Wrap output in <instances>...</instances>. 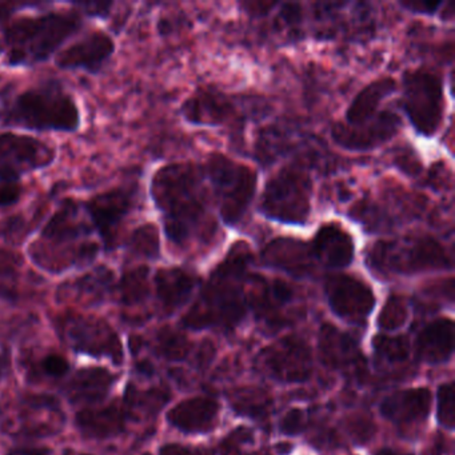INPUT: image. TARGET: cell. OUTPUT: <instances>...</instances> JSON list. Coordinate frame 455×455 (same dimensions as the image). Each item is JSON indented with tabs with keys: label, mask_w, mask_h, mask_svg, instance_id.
I'll return each instance as SVG.
<instances>
[{
	"label": "cell",
	"mask_w": 455,
	"mask_h": 455,
	"mask_svg": "<svg viewBox=\"0 0 455 455\" xmlns=\"http://www.w3.org/2000/svg\"><path fill=\"white\" fill-rule=\"evenodd\" d=\"M10 369V361L6 355L4 354H0V380L4 379L6 377L7 372H9Z\"/></svg>",
	"instance_id": "obj_49"
},
{
	"label": "cell",
	"mask_w": 455,
	"mask_h": 455,
	"mask_svg": "<svg viewBox=\"0 0 455 455\" xmlns=\"http://www.w3.org/2000/svg\"><path fill=\"white\" fill-rule=\"evenodd\" d=\"M313 182L303 169L287 166L266 183L260 198V212L283 225L303 226L311 214Z\"/></svg>",
	"instance_id": "obj_8"
},
{
	"label": "cell",
	"mask_w": 455,
	"mask_h": 455,
	"mask_svg": "<svg viewBox=\"0 0 455 455\" xmlns=\"http://www.w3.org/2000/svg\"><path fill=\"white\" fill-rule=\"evenodd\" d=\"M116 284L113 271L100 266L73 281L65 282L58 290V299L98 305L116 292Z\"/></svg>",
	"instance_id": "obj_25"
},
{
	"label": "cell",
	"mask_w": 455,
	"mask_h": 455,
	"mask_svg": "<svg viewBox=\"0 0 455 455\" xmlns=\"http://www.w3.org/2000/svg\"><path fill=\"white\" fill-rule=\"evenodd\" d=\"M220 417V403L210 396H194L175 404L167 412L172 427L188 434H202L212 430Z\"/></svg>",
	"instance_id": "obj_23"
},
{
	"label": "cell",
	"mask_w": 455,
	"mask_h": 455,
	"mask_svg": "<svg viewBox=\"0 0 455 455\" xmlns=\"http://www.w3.org/2000/svg\"><path fill=\"white\" fill-rule=\"evenodd\" d=\"M436 417L443 427L452 430L455 425V388L454 382L439 386L436 394Z\"/></svg>",
	"instance_id": "obj_38"
},
{
	"label": "cell",
	"mask_w": 455,
	"mask_h": 455,
	"mask_svg": "<svg viewBox=\"0 0 455 455\" xmlns=\"http://www.w3.org/2000/svg\"><path fill=\"white\" fill-rule=\"evenodd\" d=\"M76 423L84 438L95 441L116 438L126 430V410L118 403L87 407L76 414Z\"/></svg>",
	"instance_id": "obj_24"
},
{
	"label": "cell",
	"mask_w": 455,
	"mask_h": 455,
	"mask_svg": "<svg viewBox=\"0 0 455 455\" xmlns=\"http://www.w3.org/2000/svg\"><path fill=\"white\" fill-rule=\"evenodd\" d=\"M84 28V15L71 10L9 18L0 23V54L9 68H34L52 60Z\"/></svg>",
	"instance_id": "obj_3"
},
{
	"label": "cell",
	"mask_w": 455,
	"mask_h": 455,
	"mask_svg": "<svg viewBox=\"0 0 455 455\" xmlns=\"http://www.w3.org/2000/svg\"><path fill=\"white\" fill-rule=\"evenodd\" d=\"M396 89L398 86L393 78L377 79L367 84L348 105L346 110V121L343 124L347 126H358L369 121L372 116H377L380 103L395 92Z\"/></svg>",
	"instance_id": "obj_29"
},
{
	"label": "cell",
	"mask_w": 455,
	"mask_h": 455,
	"mask_svg": "<svg viewBox=\"0 0 455 455\" xmlns=\"http://www.w3.org/2000/svg\"><path fill=\"white\" fill-rule=\"evenodd\" d=\"M250 262L251 252L249 244L236 242L225 259L212 271L198 299L183 316L185 327L202 330L236 326L246 315L249 306L244 286Z\"/></svg>",
	"instance_id": "obj_4"
},
{
	"label": "cell",
	"mask_w": 455,
	"mask_h": 455,
	"mask_svg": "<svg viewBox=\"0 0 455 455\" xmlns=\"http://www.w3.org/2000/svg\"><path fill=\"white\" fill-rule=\"evenodd\" d=\"M324 292L332 313L348 323H364L374 310V291L356 276L348 274L330 275L324 283Z\"/></svg>",
	"instance_id": "obj_13"
},
{
	"label": "cell",
	"mask_w": 455,
	"mask_h": 455,
	"mask_svg": "<svg viewBox=\"0 0 455 455\" xmlns=\"http://www.w3.org/2000/svg\"><path fill=\"white\" fill-rule=\"evenodd\" d=\"M156 350L158 355L167 359V361H183V359L188 358V353H190V340L180 332L166 327L156 334Z\"/></svg>",
	"instance_id": "obj_35"
},
{
	"label": "cell",
	"mask_w": 455,
	"mask_h": 455,
	"mask_svg": "<svg viewBox=\"0 0 455 455\" xmlns=\"http://www.w3.org/2000/svg\"><path fill=\"white\" fill-rule=\"evenodd\" d=\"M94 233L82 202L65 199L28 244V258L50 275L90 267L102 250L100 242L92 239Z\"/></svg>",
	"instance_id": "obj_2"
},
{
	"label": "cell",
	"mask_w": 455,
	"mask_h": 455,
	"mask_svg": "<svg viewBox=\"0 0 455 455\" xmlns=\"http://www.w3.org/2000/svg\"><path fill=\"white\" fill-rule=\"evenodd\" d=\"M150 196L170 243L186 247L196 239L204 241L214 235L201 167L188 162L159 167L151 178Z\"/></svg>",
	"instance_id": "obj_1"
},
{
	"label": "cell",
	"mask_w": 455,
	"mask_h": 455,
	"mask_svg": "<svg viewBox=\"0 0 455 455\" xmlns=\"http://www.w3.org/2000/svg\"><path fill=\"white\" fill-rule=\"evenodd\" d=\"M10 87L6 89H0V121H2V114H4V103H6L7 97H9Z\"/></svg>",
	"instance_id": "obj_50"
},
{
	"label": "cell",
	"mask_w": 455,
	"mask_h": 455,
	"mask_svg": "<svg viewBox=\"0 0 455 455\" xmlns=\"http://www.w3.org/2000/svg\"><path fill=\"white\" fill-rule=\"evenodd\" d=\"M130 254L143 259L156 260L161 257V234L154 223L138 226L127 239Z\"/></svg>",
	"instance_id": "obj_32"
},
{
	"label": "cell",
	"mask_w": 455,
	"mask_h": 455,
	"mask_svg": "<svg viewBox=\"0 0 455 455\" xmlns=\"http://www.w3.org/2000/svg\"><path fill=\"white\" fill-rule=\"evenodd\" d=\"M402 121L391 111H382L358 126L339 122L331 127V138L339 148L348 151H369L385 145L398 135Z\"/></svg>",
	"instance_id": "obj_16"
},
{
	"label": "cell",
	"mask_w": 455,
	"mask_h": 455,
	"mask_svg": "<svg viewBox=\"0 0 455 455\" xmlns=\"http://www.w3.org/2000/svg\"><path fill=\"white\" fill-rule=\"evenodd\" d=\"M308 244L315 263L330 268L347 267L355 255L353 236L339 223L322 225Z\"/></svg>",
	"instance_id": "obj_18"
},
{
	"label": "cell",
	"mask_w": 455,
	"mask_h": 455,
	"mask_svg": "<svg viewBox=\"0 0 455 455\" xmlns=\"http://www.w3.org/2000/svg\"><path fill=\"white\" fill-rule=\"evenodd\" d=\"M275 6L273 2H250V4H242L244 12H249L252 17H260V15L266 14L270 12V9Z\"/></svg>",
	"instance_id": "obj_46"
},
{
	"label": "cell",
	"mask_w": 455,
	"mask_h": 455,
	"mask_svg": "<svg viewBox=\"0 0 455 455\" xmlns=\"http://www.w3.org/2000/svg\"><path fill=\"white\" fill-rule=\"evenodd\" d=\"M62 410L57 399L47 395H31L23 399L20 410L18 434L30 436L54 435L63 426Z\"/></svg>",
	"instance_id": "obj_20"
},
{
	"label": "cell",
	"mask_w": 455,
	"mask_h": 455,
	"mask_svg": "<svg viewBox=\"0 0 455 455\" xmlns=\"http://www.w3.org/2000/svg\"><path fill=\"white\" fill-rule=\"evenodd\" d=\"M374 455H415L414 452L404 451L401 449H394V447H383L377 450Z\"/></svg>",
	"instance_id": "obj_48"
},
{
	"label": "cell",
	"mask_w": 455,
	"mask_h": 455,
	"mask_svg": "<svg viewBox=\"0 0 455 455\" xmlns=\"http://www.w3.org/2000/svg\"><path fill=\"white\" fill-rule=\"evenodd\" d=\"M116 52V44L113 36L105 31L95 30L60 50L55 57V65L60 70L98 76L113 60Z\"/></svg>",
	"instance_id": "obj_15"
},
{
	"label": "cell",
	"mask_w": 455,
	"mask_h": 455,
	"mask_svg": "<svg viewBox=\"0 0 455 455\" xmlns=\"http://www.w3.org/2000/svg\"><path fill=\"white\" fill-rule=\"evenodd\" d=\"M138 196L140 185L124 183L82 202L92 228L100 236L103 251L111 252L118 247L119 234L137 207Z\"/></svg>",
	"instance_id": "obj_11"
},
{
	"label": "cell",
	"mask_w": 455,
	"mask_h": 455,
	"mask_svg": "<svg viewBox=\"0 0 455 455\" xmlns=\"http://www.w3.org/2000/svg\"><path fill=\"white\" fill-rule=\"evenodd\" d=\"M228 455H268L266 452H228Z\"/></svg>",
	"instance_id": "obj_51"
},
{
	"label": "cell",
	"mask_w": 455,
	"mask_h": 455,
	"mask_svg": "<svg viewBox=\"0 0 455 455\" xmlns=\"http://www.w3.org/2000/svg\"><path fill=\"white\" fill-rule=\"evenodd\" d=\"M262 260L266 266L294 276L307 275L315 263L310 244L294 238H275L268 242L262 250Z\"/></svg>",
	"instance_id": "obj_22"
},
{
	"label": "cell",
	"mask_w": 455,
	"mask_h": 455,
	"mask_svg": "<svg viewBox=\"0 0 455 455\" xmlns=\"http://www.w3.org/2000/svg\"><path fill=\"white\" fill-rule=\"evenodd\" d=\"M116 378L113 371L105 367H84L66 383V396L74 404L97 406L108 398Z\"/></svg>",
	"instance_id": "obj_21"
},
{
	"label": "cell",
	"mask_w": 455,
	"mask_h": 455,
	"mask_svg": "<svg viewBox=\"0 0 455 455\" xmlns=\"http://www.w3.org/2000/svg\"><path fill=\"white\" fill-rule=\"evenodd\" d=\"M23 196L20 183H0V209L15 206Z\"/></svg>",
	"instance_id": "obj_44"
},
{
	"label": "cell",
	"mask_w": 455,
	"mask_h": 455,
	"mask_svg": "<svg viewBox=\"0 0 455 455\" xmlns=\"http://www.w3.org/2000/svg\"><path fill=\"white\" fill-rule=\"evenodd\" d=\"M114 294H116L124 307L142 306L151 294L150 268L148 266H137L124 270L116 282Z\"/></svg>",
	"instance_id": "obj_30"
},
{
	"label": "cell",
	"mask_w": 455,
	"mask_h": 455,
	"mask_svg": "<svg viewBox=\"0 0 455 455\" xmlns=\"http://www.w3.org/2000/svg\"><path fill=\"white\" fill-rule=\"evenodd\" d=\"M60 339L76 353L110 359L116 366L124 362V350L118 332L97 315L65 314L55 321Z\"/></svg>",
	"instance_id": "obj_10"
},
{
	"label": "cell",
	"mask_w": 455,
	"mask_h": 455,
	"mask_svg": "<svg viewBox=\"0 0 455 455\" xmlns=\"http://www.w3.org/2000/svg\"><path fill=\"white\" fill-rule=\"evenodd\" d=\"M433 395L425 387L395 391L383 399L380 414L399 427H410L427 419Z\"/></svg>",
	"instance_id": "obj_19"
},
{
	"label": "cell",
	"mask_w": 455,
	"mask_h": 455,
	"mask_svg": "<svg viewBox=\"0 0 455 455\" xmlns=\"http://www.w3.org/2000/svg\"><path fill=\"white\" fill-rule=\"evenodd\" d=\"M409 319V307L406 300L399 295H390L378 316V324L385 331H395L406 324Z\"/></svg>",
	"instance_id": "obj_37"
},
{
	"label": "cell",
	"mask_w": 455,
	"mask_h": 455,
	"mask_svg": "<svg viewBox=\"0 0 455 455\" xmlns=\"http://www.w3.org/2000/svg\"><path fill=\"white\" fill-rule=\"evenodd\" d=\"M230 402L236 411L255 419H262L270 412V396L259 388H242L235 391Z\"/></svg>",
	"instance_id": "obj_34"
},
{
	"label": "cell",
	"mask_w": 455,
	"mask_h": 455,
	"mask_svg": "<svg viewBox=\"0 0 455 455\" xmlns=\"http://www.w3.org/2000/svg\"><path fill=\"white\" fill-rule=\"evenodd\" d=\"M158 455H214L204 447L186 446L180 443H167L161 447Z\"/></svg>",
	"instance_id": "obj_45"
},
{
	"label": "cell",
	"mask_w": 455,
	"mask_h": 455,
	"mask_svg": "<svg viewBox=\"0 0 455 455\" xmlns=\"http://www.w3.org/2000/svg\"><path fill=\"white\" fill-rule=\"evenodd\" d=\"M2 126L36 132L73 134L82 126V111L71 92L55 79L28 87L7 97Z\"/></svg>",
	"instance_id": "obj_5"
},
{
	"label": "cell",
	"mask_w": 455,
	"mask_h": 455,
	"mask_svg": "<svg viewBox=\"0 0 455 455\" xmlns=\"http://www.w3.org/2000/svg\"><path fill=\"white\" fill-rule=\"evenodd\" d=\"M36 370L41 377H46L47 379H62L70 372V362L60 354L50 353L42 356Z\"/></svg>",
	"instance_id": "obj_39"
},
{
	"label": "cell",
	"mask_w": 455,
	"mask_h": 455,
	"mask_svg": "<svg viewBox=\"0 0 455 455\" xmlns=\"http://www.w3.org/2000/svg\"><path fill=\"white\" fill-rule=\"evenodd\" d=\"M454 353V323L451 319L439 318L430 322L418 335L417 354L431 364L449 361Z\"/></svg>",
	"instance_id": "obj_28"
},
{
	"label": "cell",
	"mask_w": 455,
	"mask_h": 455,
	"mask_svg": "<svg viewBox=\"0 0 455 455\" xmlns=\"http://www.w3.org/2000/svg\"><path fill=\"white\" fill-rule=\"evenodd\" d=\"M65 455H92V454H86V452L74 451V450H66Z\"/></svg>",
	"instance_id": "obj_52"
},
{
	"label": "cell",
	"mask_w": 455,
	"mask_h": 455,
	"mask_svg": "<svg viewBox=\"0 0 455 455\" xmlns=\"http://www.w3.org/2000/svg\"><path fill=\"white\" fill-rule=\"evenodd\" d=\"M198 279L182 267H162L154 275L156 299L164 314H172L186 305Z\"/></svg>",
	"instance_id": "obj_26"
},
{
	"label": "cell",
	"mask_w": 455,
	"mask_h": 455,
	"mask_svg": "<svg viewBox=\"0 0 455 455\" xmlns=\"http://www.w3.org/2000/svg\"><path fill=\"white\" fill-rule=\"evenodd\" d=\"M167 399H169V393L166 388L154 387L140 390L134 386H130L126 393V401H124L127 418L154 417L164 406Z\"/></svg>",
	"instance_id": "obj_31"
},
{
	"label": "cell",
	"mask_w": 455,
	"mask_h": 455,
	"mask_svg": "<svg viewBox=\"0 0 455 455\" xmlns=\"http://www.w3.org/2000/svg\"><path fill=\"white\" fill-rule=\"evenodd\" d=\"M260 366L279 382H306L313 372V355L307 343L297 337L276 340L262 351Z\"/></svg>",
	"instance_id": "obj_14"
},
{
	"label": "cell",
	"mask_w": 455,
	"mask_h": 455,
	"mask_svg": "<svg viewBox=\"0 0 455 455\" xmlns=\"http://www.w3.org/2000/svg\"><path fill=\"white\" fill-rule=\"evenodd\" d=\"M348 431L356 442L369 441L374 434V425L369 418L356 417L348 422Z\"/></svg>",
	"instance_id": "obj_43"
},
{
	"label": "cell",
	"mask_w": 455,
	"mask_h": 455,
	"mask_svg": "<svg viewBox=\"0 0 455 455\" xmlns=\"http://www.w3.org/2000/svg\"><path fill=\"white\" fill-rule=\"evenodd\" d=\"M399 4L407 12L428 15V17L438 14L441 7L444 6L443 2H431V0H402Z\"/></svg>",
	"instance_id": "obj_42"
},
{
	"label": "cell",
	"mask_w": 455,
	"mask_h": 455,
	"mask_svg": "<svg viewBox=\"0 0 455 455\" xmlns=\"http://www.w3.org/2000/svg\"><path fill=\"white\" fill-rule=\"evenodd\" d=\"M113 2H84V4H73L71 6L76 7L84 17L100 18L106 20L113 12Z\"/></svg>",
	"instance_id": "obj_41"
},
{
	"label": "cell",
	"mask_w": 455,
	"mask_h": 455,
	"mask_svg": "<svg viewBox=\"0 0 455 455\" xmlns=\"http://www.w3.org/2000/svg\"><path fill=\"white\" fill-rule=\"evenodd\" d=\"M180 114L193 126L220 127L235 116L236 108L228 95L217 90L201 89L182 103Z\"/></svg>",
	"instance_id": "obj_17"
},
{
	"label": "cell",
	"mask_w": 455,
	"mask_h": 455,
	"mask_svg": "<svg viewBox=\"0 0 455 455\" xmlns=\"http://www.w3.org/2000/svg\"><path fill=\"white\" fill-rule=\"evenodd\" d=\"M443 84L426 68L407 71L402 82V108L418 134L430 138L441 129L443 121Z\"/></svg>",
	"instance_id": "obj_9"
},
{
	"label": "cell",
	"mask_w": 455,
	"mask_h": 455,
	"mask_svg": "<svg viewBox=\"0 0 455 455\" xmlns=\"http://www.w3.org/2000/svg\"><path fill=\"white\" fill-rule=\"evenodd\" d=\"M306 414L300 409H291L279 422V430L284 435H299L306 427Z\"/></svg>",
	"instance_id": "obj_40"
},
{
	"label": "cell",
	"mask_w": 455,
	"mask_h": 455,
	"mask_svg": "<svg viewBox=\"0 0 455 455\" xmlns=\"http://www.w3.org/2000/svg\"><path fill=\"white\" fill-rule=\"evenodd\" d=\"M6 455H52V452L44 447H17L10 450Z\"/></svg>",
	"instance_id": "obj_47"
},
{
	"label": "cell",
	"mask_w": 455,
	"mask_h": 455,
	"mask_svg": "<svg viewBox=\"0 0 455 455\" xmlns=\"http://www.w3.org/2000/svg\"><path fill=\"white\" fill-rule=\"evenodd\" d=\"M369 267L382 275H411L451 268V258L435 238L403 236L372 244L367 254Z\"/></svg>",
	"instance_id": "obj_6"
},
{
	"label": "cell",
	"mask_w": 455,
	"mask_h": 455,
	"mask_svg": "<svg viewBox=\"0 0 455 455\" xmlns=\"http://www.w3.org/2000/svg\"><path fill=\"white\" fill-rule=\"evenodd\" d=\"M22 260L14 252L0 249V299L14 302L20 297Z\"/></svg>",
	"instance_id": "obj_33"
},
{
	"label": "cell",
	"mask_w": 455,
	"mask_h": 455,
	"mask_svg": "<svg viewBox=\"0 0 455 455\" xmlns=\"http://www.w3.org/2000/svg\"><path fill=\"white\" fill-rule=\"evenodd\" d=\"M319 354L326 366L342 371L361 369L363 362L355 340L346 332L335 329L332 324L322 326L319 332Z\"/></svg>",
	"instance_id": "obj_27"
},
{
	"label": "cell",
	"mask_w": 455,
	"mask_h": 455,
	"mask_svg": "<svg viewBox=\"0 0 455 455\" xmlns=\"http://www.w3.org/2000/svg\"><path fill=\"white\" fill-rule=\"evenodd\" d=\"M372 345L378 358L387 363H402L409 358L410 342L403 335H377Z\"/></svg>",
	"instance_id": "obj_36"
},
{
	"label": "cell",
	"mask_w": 455,
	"mask_h": 455,
	"mask_svg": "<svg viewBox=\"0 0 455 455\" xmlns=\"http://www.w3.org/2000/svg\"><path fill=\"white\" fill-rule=\"evenodd\" d=\"M57 148L33 135L0 132V183H20L22 178L49 169Z\"/></svg>",
	"instance_id": "obj_12"
},
{
	"label": "cell",
	"mask_w": 455,
	"mask_h": 455,
	"mask_svg": "<svg viewBox=\"0 0 455 455\" xmlns=\"http://www.w3.org/2000/svg\"><path fill=\"white\" fill-rule=\"evenodd\" d=\"M204 174L212 183L222 222L230 228L238 225L254 199L257 172L223 154H212Z\"/></svg>",
	"instance_id": "obj_7"
}]
</instances>
